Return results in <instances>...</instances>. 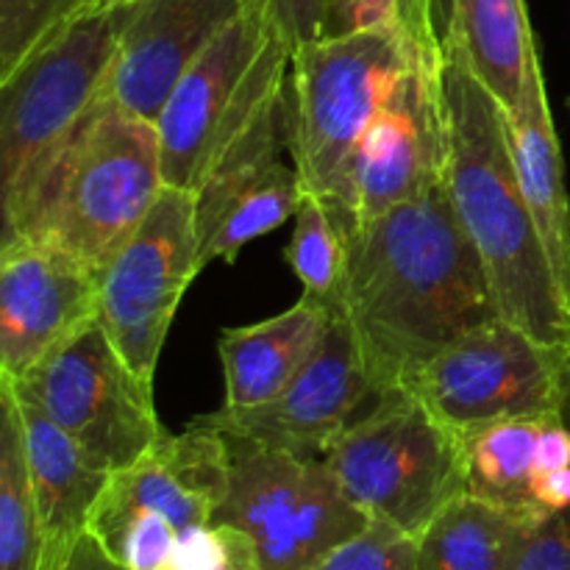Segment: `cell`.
Here are the masks:
<instances>
[{"instance_id":"26","label":"cell","mask_w":570,"mask_h":570,"mask_svg":"<svg viewBox=\"0 0 570 570\" xmlns=\"http://www.w3.org/2000/svg\"><path fill=\"white\" fill-rule=\"evenodd\" d=\"M100 0H0V78L11 76L45 39Z\"/></svg>"},{"instance_id":"32","label":"cell","mask_w":570,"mask_h":570,"mask_svg":"<svg viewBox=\"0 0 570 570\" xmlns=\"http://www.w3.org/2000/svg\"><path fill=\"white\" fill-rule=\"evenodd\" d=\"M223 538V551L220 560L212 570H262L259 554H256L254 543L245 538L243 532L232 527H217Z\"/></svg>"},{"instance_id":"28","label":"cell","mask_w":570,"mask_h":570,"mask_svg":"<svg viewBox=\"0 0 570 570\" xmlns=\"http://www.w3.org/2000/svg\"><path fill=\"white\" fill-rule=\"evenodd\" d=\"M379 28L404 31V0H326L323 39L379 31Z\"/></svg>"},{"instance_id":"19","label":"cell","mask_w":570,"mask_h":570,"mask_svg":"<svg viewBox=\"0 0 570 570\" xmlns=\"http://www.w3.org/2000/svg\"><path fill=\"white\" fill-rule=\"evenodd\" d=\"M14 401L20 410L33 495H37L45 540H48L50 570H59L76 540L87 532L89 518H92L95 504L104 495L111 473L95 465L83 454L81 445L70 434L61 432L45 412L26 404L17 395Z\"/></svg>"},{"instance_id":"16","label":"cell","mask_w":570,"mask_h":570,"mask_svg":"<svg viewBox=\"0 0 570 570\" xmlns=\"http://www.w3.org/2000/svg\"><path fill=\"white\" fill-rule=\"evenodd\" d=\"M248 0H134L126 3L120 42L104 98L156 122L167 95Z\"/></svg>"},{"instance_id":"15","label":"cell","mask_w":570,"mask_h":570,"mask_svg":"<svg viewBox=\"0 0 570 570\" xmlns=\"http://www.w3.org/2000/svg\"><path fill=\"white\" fill-rule=\"evenodd\" d=\"M0 239V379L14 382L98 321L104 273L20 234Z\"/></svg>"},{"instance_id":"1","label":"cell","mask_w":570,"mask_h":570,"mask_svg":"<svg viewBox=\"0 0 570 570\" xmlns=\"http://www.w3.org/2000/svg\"><path fill=\"white\" fill-rule=\"evenodd\" d=\"M343 312L379 395L471 328L495 321L493 287L449 187L384 212L348 234Z\"/></svg>"},{"instance_id":"30","label":"cell","mask_w":570,"mask_h":570,"mask_svg":"<svg viewBox=\"0 0 570 570\" xmlns=\"http://www.w3.org/2000/svg\"><path fill=\"white\" fill-rule=\"evenodd\" d=\"M248 6L259 9L293 50L323 39L326 0H248Z\"/></svg>"},{"instance_id":"22","label":"cell","mask_w":570,"mask_h":570,"mask_svg":"<svg viewBox=\"0 0 570 570\" xmlns=\"http://www.w3.org/2000/svg\"><path fill=\"white\" fill-rule=\"evenodd\" d=\"M534 523L462 493L417 534V570H510Z\"/></svg>"},{"instance_id":"11","label":"cell","mask_w":570,"mask_h":570,"mask_svg":"<svg viewBox=\"0 0 570 570\" xmlns=\"http://www.w3.org/2000/svg\"><path fill=\"white\" fill-rule=\"evenodd\" d=\"M9 384L109 473L142 460L167 434L156 415L154 384L128 365L100 321Z\"/></svg>"},{"instance_id":"18","label":"cell","mask_w":570,"mask_h":570,"mask_svg":"<svg viewBox=\"0 0 570 570\" xmlns=\"http://www.w3.org/2000/svg\"><path fill=\"white\" fill-rule=\"evenodd\" d=\"M507 131H510V148L523 198L570 306V198L566 159L551 117L540 53L529 65L521 104L507 111Z\"/></svg>"},{"instance_id":"14","label":"cell","mask_w":570,"mask_h":570,"mask_svg":"<svg viewBox=\"0 0 570 570\" xmlns=\"http://www.w3.org/2000/svg\"><path fill=\"white\" fill-rule=\"evenodd\" d=\"M379 393L362 362L360 343L343 312L332 309L328 332L309 365L276 395L256 406H220L195 415L193 426L212 429L232 443H254L298 456H323Z\"/></svg>"},{"instance_id":"8","label":"cell","mask_w":570,"mask_h":570,"mask_svg":"<svg viewBox=\"0 0 570 570\" xmlns=\"http://www.w3.org/2000/svg\"><path fill=\"white\" fill-rule=\"evenodd\" d=\"M323 460L356 507L415 538L451 499L465 493L460 434L404 390L379 395Z\"/></svg>"},{"instance_id":"29","label":"cell","mask_w":570,"mask_h":570,"mask_svg":"<svg viewBox=\"0 0 570 570\" xmlns=\"http://www.w3.org/2000/svg\"><path fill=\"white\" fill-rule=\"evenodd\" d=\"M510 570H570V507L529 529Z\"/></svg>"},{"instance_id":"34","label":"cell","mask_w":570,"mask_h":570,"mask_svg":"<svg viewBox=\"0 0 570 570\" xmlns=\"http://www.w3.org/2000/svg\"><path fill=\"white\" fill-rule=\"evenodd\" d=\"M134 3V0H100V6H126Z\"/></svg>"},{"instance_id":"20","label":"cell","mask_w":570,"mask_h":570,"mask_svg":"<svg viewBox=\"0 0 570 570\" xmlns=\"http://www.w3.org/2000/svg\"><path fill=\"white\" fill-rule=\"evenodd\" d=\"M332 309L312 295L282 315L220 334V365L226 379L223 406H256L276 399L312 362L328 332Z\"/></svg>"},{"instance_id":"12","label":"cell","mask_w":570,"mask_h":570,"mask_svg":"<svg viewBox=\"0 0 570 570\" xmlns=\"http://www.w3.org/2000/svg\"><path fill=\"white\" fill-rule=\"evenodd\" d=\"M445 50H421L356 142L337 195L326 200L345 237L362 223L445 184Z\"/></svg>"},{"instance_id":"3","label":"cell","mask_w":570,"mask_h":570,"mask_svg":"<svg viewBox=\"0 0 570 570\" xmlns=\"http://www.w3.org/2000/svg\"><path fill=\"white\" fill-rule=\"evenodd\" d=\"M165 187L154 122L100 95L26 193L0 209V237L20 234L104 273Z\"/></svg>"},{"instance_id":"10","label":"cell","mask_w":570,"mask_h":570,"mask_svg":"<svg viewBox=\"0 0 570 570\" xmlns=\"http://www.w3.org/2000/svg\"><path fill=\"white\" fill-rule=\"evenodd\" d=\"M456 434L507 417H566L570 345L495 317L471 328L401 382Z\"/></svg>"},{"instance_id":"21","label":"cell","mask_w":570,"mask_h":570,"mask_svg":"<svg viewBox=\"0 0 570 570\" xmlns=\"http://www.w3.org/2000/svg\"><path fill=\"white\" fill-rule=\"evenodd\" d=\"M443 48L504 111L521 104L529 65L540 53L527 0H451Z\"/></svg>"},{"instance_id":"36","label":"cell","mask_w":570,"mask_h":570,"mask_svg":"<svg viewBox=\"0 0 570 570\" xmlns=\"http://www.w3.org/2000/svg\"><path fill=\"white\" fill-rule=\"evenodd\" d=\"M568 106H570V100H568Z\"/></svg>"},{"instance_id":"5","label":"cell","mask_w":570,"mask_h":570,"mask_svg":"<svg viewBox=\"0 0 570 570\" xmlns=\"http://www.w3.org/2000/svg\"><path fill=\"white\" fill-rule=\"evenodd\" d=\"M293 48L254 6H245L173 87L156 117L167 187L200 184L212 161L287 89Z\"/></svg>"},{"instance_id":"6","label":"cell","mask_w":570,"mask_h":570,"mask_svg":"<svg viewBox=\"0 0 570 570\" xmlns=\"http://www.w3.org/2000/svg\"><path fill=\"white\" fill-rule=\"evenodd\" d=\"M232 443L189 423L142 460L115 471L87 532L126 570H173L184 540L215 527L228 488Z\"/></svg>"},{"instance_id":"23","label":"cell","mask_w":570,"mask_h":570,"mask_svg":"<svg viewBox=\"0 0 570 570\" xmlns=\"http://www.w3.org/2000/svg\"><path fill=\"white\" fill-rule=\"evenodd\" d=\"M0 570H50L14 393L0 382Z\"/></svg>"},{"instance_id":"4","label":"cell","mask_w":570,"mask_h":570,"mask_svg":"<svg viewBox=\"0 0 570 570\" xmlns=\"http://www.w3.org/2000/svg\"><path fill=\"white\" fill-rule=\"evenodd\" d=\"M401 28L315 39L289 59V159L306 193L332 200L356 142L421 50Z\"/></svg>"},{"instance_id":"2","label":"cell","mask_w":570,"mask_h":570,"mask_svg":"<svg viewBox=\"0 0 570 570\" xmlns=\"http://www.w3.org/2000/svg\"><path fill=\"white\" fill-rule=\"evenodd\" d=\"M443 87L449 106L445 187L482 259L499 315L546 343L570 345V306L518 181L507 111L449 50Z\"/></svg>"},{"instance_id":"27","label":"cell","mask_w":570,"mask_h":570,"mask_svg":"<svg viewBox=\"0 0 570 570\" xmlns=\"http://www.w3.org/2000/svg\"><path fill=\"white\" fill-rule=\"evenodd\" d=\"M312 570H417V538L371 518L360 534L337 546Z\"/></svg>"},{"instance_id":"33","label":"cell","mask_w":570,"mask_h":570,"mask_svg":"<svg viewBox=\"0 0 570 570\" xmlns=\"http://www.w3.org/2000/svg\"><path fill=\"white\" fill-rule=\"evenodd\" d=\"M59 570H126L117 566L109 554L104 551V546L92 538L89 532H83L81 538L76 540V546L70 549V554L65 557Z\"/></svg>"},{"instance_id":"25","label":"cell","mask_w":570,"mask_h":570,"mask_svg":"<svg viewBox=\"0 0 570 570\" xmlns=\"http://www.w3.org/2000/svg\"><path fill=\"white\" fill-rule=\"evenodd\" d=\"M284 256L304 284V295H312L326 306L337 304L348 262V237L321 195L304 189L295 209L293 239Z\"/></svg>"},{"instance_id":"17","label":"cell","mask_w":570,"mask_h":570,"mask_svg":"<svg viewBox=\"0 0 570 570\" xmlns=\"http://www.w3.org/2000/svg\"><path fill=\"white\" fill-rule=\"evenodd\" d=\"M465 493L543 521L538 495L551 473L570 468V426L562 415L507 417L460 432Z\"/></svg>"},{"instance_id":"35","label":"cell","mask_w":570,"mask_h":570,"mask_svg":"<svg viewBox=\"0 0 570 570\" xmlns=\"http://www.w3.org/2000/svg\"><path fill=\"white\" fill-rule=\"evenodd\" d=\"M566 423L570 426V395H568V404H566Z\"/></svg>"},{"instance_id":"31","label":"cell","mask_w":570,"mask_h":570,"mask_svg":"<svg viewBox=\"0 0 570 570\" xmlns=\"http://www.w3.org/2000/svg\"><path fill=\"white\" fill-rule=\"evenodd\" d=\"M404 31L421 45H443L438 28V0H404Z\"/></svg>"},{"instance_id":"24","label":"cell","mask_w":570,"mask_h":570,"mask_svg":"<svg viewBox=\"0 0 570 570\" xmlns=\"http://www.w3.org/2000/svg\"><path fill=\"white\" fill-rule=\"evenodd\" d=\"M301 195H304V181L298 167L293 159H284L223 212L209 237L200 243V265L206 267L215 259L234 265L245 245L276 232L287 217H295Z\"/></svg>"},{"instance_id":"9","label":"cell","mask_w":570,"mask_h":570,"mask_svg":"<svg viewBox=\"0 0 570 570\" xmlns=\"http://www.w3.org/2000/svg\"><path fill=\"white\" fill-rule=\"evenodd\" d=\"M367 523L371 515L354 504L323 456L232 443V471L215 527L243 532L262 570H312Z\"/></svg>"},{"instance_id":"7","label":"cell","mask_w":570,"mask_h":570,"mask_svg":"<svg viewBox=\"0 0 570 570\" xmlns=\"http://www.w3.org/2000/svg\"><path fill=\"white\" fill-rule=\"evenodd\" d=\"M126 6H95L0 78V209L14 204L104 95Z\"/></svg>"},{"instance_id":"13","label":"cell","mask_w":570,"mask_h":570,"mask_svg":"<svg viewBox=\"0 0 570 570\" xmlns=\"http://www.w3.org/2000/svg\"><path fill=\"white\" fill-rule=\"evenodd\" d=\"M200 271L195 193L165 187L100 276V326L148 384L178 304Z\"/></svg>"}]
</instances>
